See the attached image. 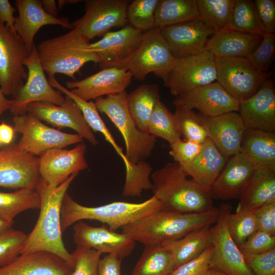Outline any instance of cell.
<instances>
[{
  "instance_id": "6da1fadb",
  "label": "cell",
  "mask_w": 275,
  "mask_h": 275,
  "mask_svg": "<svg viewBox=\"0 0 275 275\" xmlns=\"http://www.w3.org/2000/svg\"><path fill=\"white\" fill-rule=\"evenodd\" d=\"M219 209L202 212L179 213L160 209L122 229V232L145 246H165L187 234L215 223Z\"/></svg>"
},
{
  "instance_id": "7a4b0ae2",
  "label": "cell",
  "mask_w": 275,
  "mask_h": 275,
  "mask_svg": "<svg viewBox=\"0 0 275 275\" xmlns=\"http://www.w3.org/2000/svg\"><path fill=\"white\" fill-rule=\"evenodd\" d=\"M78 174H72L54 189L49 188L41 179L38 188L41 196L39 216L33 229L27 235L20 255L39 251L49 252L62 258L73 268L72 254L62 239L61 209L64 197Z\"/></svg>"
},
{
  "instance_id": "3957f363",
  "label": "cell",
  "mask_w": 275,
  "mask_h": 275,
  "mask_svg": "<svg viewBox=\"0 0 275 275\" xmlns=\"http://www.w3.org/2000/svg\"><path fill=\"white\" fill-rule=\"evenodd\" d=\"M187 177L181 165L175 162L167 163L151 174V190L161 209L185 213L214 208L209 192Z\"/></svg>"
},
{
  "instance_id": "277c9868",
  "label": "cell",
  "mask_w": 275,
  "mask_h": 275,
  "mask_svg": "<svg viewBox=\"0 0 275 275\" xmlns=\"http://www.w3.org/2000/svg\"><path fill=\"white\" fill-rule=\"evenodd\" d=\"M162 207L153 195L140 203L116 201L95 207L82 205L66 193L61 209L62 231L76 222L85 219L94 220L107 225L116 231L160 209Z\"/></svg>"
},
{
  "instance_id": "5b68a950",
  "label": "cell",
  "mask_w": 275,
  "mask_h": 275,
  "mask_svg": "<svg viewBox=\"0 0 275 275\" xmlns=\"http://www.w3.org/2000/svg\"><path fill=\"white\" fill-rule=\"evenodd\" d=\"M90 40L77 27L58 37L41 41L36 46L41 65L48 75L62 73L72 78L86 63H99V56L89 48Z\"/></svg>"
},
{
  "instance_id": "8992f818",
  "label": "cell",
  "mask_w": 275,
  "mask_h": 275,
  "mask_svg": "<svg viewBox=\"0 0 275 275\" xmlns=\"http://www.w3.org/2000/svg\"><path fill=\"white\" fill-rule=\"evenodd\" d=\"M126 91L95 99L98 111L106 115L119 130L125 145V155L131 165L146 160L154 150L156 138L141 131L129 113Z\"/></svg>"
},
{
  "instance_id": "52a82bcc",
  "label": "cell",
  "mask_w": 275,
  "mask_h": 275,
  "mask_svg": "<svg viewBox=\"0 0 275 275\" xmlns=\"http://www.w3.org/2000/svg\"><path fill=\"white\" fill-rule=\"evenodd\" d=\"M175 60L160 29L155 28L144 33L142 41L136 50L117 68L125 69L132 77L140 81L145 80L150 73L163 80Z\"/></svg>"
},
{
  "instance_id": "ba28073f",
  "label": "cell",
  "mask_w": 275,
  "mask_h": 275,
  "mask_svg": "<svg viewBox=\"0 0 275 275\" xmlns=\"http://www.w3.org/2000/svg\"><path fill=\"white\" fill-rule=\"evenodd\" d=\"M12 121L15 132L21 134L17 143L19 147L36 156L51 149L78 144L84 139L77 133H68L49 127L28 113L14 116Z\"/></svg>"
},
{
  "instance_id": "9c48e42d",
  "label": "cell",
  "mask_w": 275,
  "mask_h": 275,
  "mask_svg": "<svg viewBox=\"0 0 275 275\" xmlns=\"http://www.w3.org/2000/svg\"><path fill=\"white\" fill-rule=\"evenodd\" d=\"M215 57L204 51L191 56L175 58L174 63L163 80L164 86L176 97L216 80Z\"/></svg>"
},
{
  "instance_id": "30bf717a",
  "label": "cell",
  "mask_w": 275,
  "mask_h": 275,
  "mask_svg": "<svg viewBox=\"0 0 275 275\" xmlns=\"http://www.w3.org/2000/svg\"><path fill=\"white\" fill-rule=\"evenodd\" d=\"M30 54L17 33L0 20V88L5 95L13 97L23 86Z\"/></svg>"
},
{
  "instance_id": "8fae6325",
  "label": "cell",
  "mask_w": 275,
  "mask_h": 275,
  "mask_svg": "<svg viewBox=\"0 0 275 275\" xmlns=\"http://www.w3.org/2000/svg\"><path fill=\"white\" fill-rule=\"evenodd\" d=\"M215 62L217 82L239 102L254 95L267 79V73L245 58H215Z\"/></svg>"
},
{
  "instance_id": "7c38bea8",
  "label": "cell",
  "mask_w": 275,
  "mask_h": 275,
  "mask_svg": "<svg viewBox=\"0 0 275 275\" xmlns=\"http://www.w3.org/2000/svg\"><path fill=\"white\" fill-rule=\"evenodd\" d=\"M219 209L218 219L211 227L213 253L210 268L219 270L227 275H254L228 229L227 220L231 212V206L223 203Z\"/></svg>"
},
{
  "instance_id": "4fadbf2b",
  "label": "cell",
  "mask_w": 275,
  "mask_h": 275,
  "mask_svg": "<svg viewBox=\"0 0 275 275\" xmlns=\"http://www.w3.org/2000/svg\"><path fill=\"white\" fill-rule=\"evenodd\" d=\"M28 69L26 82L13 97L9 110L14 116L28 113L29 105L33 102H43L61 105L65 101L62 93L55 90L45 74L38 57L35 45L24 62Z\"/></svg>"
},
{
  "instance_id": "5bb4252c",
  "label": "cell",
  "mask_w": 275,
  "mask_h": 275,
  "mask_svg": "<svg viewBox=\"0 0 275 275\" xmlns=\"http://www.w3.org/2000/svg\"><path fill=\"white\" fill-rule=\"evenodd\" d=\"M41 181L39 157L22 150L17 143L0 149V187L38 189Z\"/></svg>"
},
{
  "instance_id": "9a60e30c",
  "label": "cell",
  "mask_w": 275,
  "mask_h": 275,
  "mask_svg": "<svg viewBox=\"0 0 275 275\" xmlns=\"http://www.w3.org/2000/svg\"><path fill=\"white\" fill-rule=\"evenodd\" d=\"M84 15L72 22L89 40L105 34L113 28L127 21L128 0H85Z\"/></svg>"
},
{
  "instance_id": "2e32d148",
  "label": "cell",
  "mask_w": 275,
  "mask_h": 275,
  "mask_svg": "<svg viewBox=\"0 0 275 275\" xmlns=\"http://www.w3.org/2000/svg\"><path fill=\"white\" fill-rule=\"evenodd\" d=\"M86 145L82 142L70 150L51 149L39 157V171L42 181L54 189L71 175L88 168L85 157Z\"/></svg>"
},
{
  "instance_id": "e0dca14e",
  "label": "cell",
  "mask_w": 275,
  "mask_h": 275,
  "mask_svg": "<svg viewBox=\"0 0 275 275\" xmlns=\"http://www.w3.org/2000/svg\"><path fill=\"white\" fill-rule=\"evenodd\" d=\"M28 113L58 128L67 127L74 130L93 146L98 144L80 108L67 95H65L63 104L60 106L43 102L31 103L28 106Z\"/></svg>"
},
{
  "instance_id": "ac0fdd59",
  "label": "cell",
  "mask_w": 275,
  "mask_h": 275,
  "mask_svg": "<svg viewBox=\"0 0 275 275\" xmlns=\"http://www.w3.org/2000/svg\"><path fill=\"white\" fill-rule=\"evenodd\" d=\"M73 230L76 246L94 249L102 254H115L121 259L129 256L135 247L136 242L129 236L105 226L94 227L79 221L74 224Z\"/></svg>"
},
{
  "instance_id": "d6986e66",
  "label": "cell",
  "mask_w": 275,
  "mask_h": 275,
  "mask_svg": "<svg viewBox=\"0 0 275 275\" xmlns=\"http://www.w3.org/2000/svg\"><path fill=\"white\" fill-rule=\"evenodd\" d=\"M144 33L128 25L120 30L107 32L99 40L90 43L89 48L100 58L101 68L118 67L136 50Z\"/></svg>"
},
{
  "instance_id": "ffe728a7",
  "label": "cell",
  "mask_w": 275,
  "mask_h": 275,
  "mask_svg": "<svg viewBox=\"0 0 275 275\" xmlns=\"http://www.w3.org/2000/svg\"><path fill=\"white\" fill-rule=\"evenodd\" d=\"M160 32L176 59L204 51L209 39L215 33L200 19L167 26Z\"/></svg>"
},
{
  "instance_id": "44dd1931",
  "label": "cell",
  "mask_w": 275,
  "mask_h": 275,
  "mask_svg": "<svg viewBox=\"0 0 275 275\" xmlns=\"http://www.w3.org/2000/svg\"><path fill=\"white\" fill-rule=\"evenodd\" d=\"M132 78L125 69L109 67L81 80L67 81L66 86L73 94L89 101L126 91Z\"/></svg>"
},
{
  "instance_id": "7402d4cb",
  "label": "cell",
  "mask_w": 275,
  "mask_h": 275,
  "mask_svg": "<svg viewBox=\"0 0 275 275\" xmlns=\"http://www.w3.org/2000/svg\"><path fill=\"white\" fill-rule=\"evenodd\" d=\"M173 104L197 109L201 115L214 117L231 112H238L239 101L229 94L217 82L196 88L179 95Z\"/></svg>"
},
{
  "instance_id": "603a6c76",
  "label": "cell",
  "mask_w": 275,
  "mask_h": 275,
  "mask_svg": "<svg viewBox=\"0 0 275 275\" xmlns=\"http://www.w3.org/2000/svg\"><path fill=\"white\" fill-rule=\"evenodd\" d=\"M238 113L246 129L274 132L275 89L272 82L266 79L254 95L240 101Z\"/></svg>"
},
{
  "instance_id": "cb8c5ba5",
  "label": "cell",
  "mask_w": 275,
  "mask_h": 275,
  "mask_svg": "<svg viewBox=\"0 0 275 275\" xmlns=\"http://www.w3.org/2000/svg\"><path fill=\"white\" fill-rule=\"evenodd\" d=\"M200 116L208 138L223 156L228 158L240 153L246 128L238 112H231L214 117Z\"/></svg>"
},
{
  "instance_id": "d4e9b609",
  "label": "cell",
  "mask_w": 275,
  "mask_h": 275,
  "mask_svg": "<svg viewBox=\"0 0 275 275\" xmlns=\"http://www.w3.org/2000/svg\"><path fill=\"white\" fill-rule=\"evenodd\" d=\"M15 5L18 16L15 17L14 30L28 51L31 53L35 45L34 38L40 29L46 25H59L73 29L67 18L53 17L43 8L40 1L17 0Z\"/></svg>"
},
{
  "instance_id": "484cf974",
  "label": "cell",
  "mask_w": 275,
  "mask_h": 275,
  "mask_svg": "<svg viewBox=\"0 0 275 275\" xmlns=\"http://www.w3.org/2000/svg\"><path fill=\"white\" fill-rule=\"evenodd\" d=\"M254 170L241 153L231 156L211 186V197L221 200L239 199Z\"/></svg>"
},
{
  "instance_id": "4316f807",
  "label": "cell",
  "mask_w": 275,
  "mask_h": 275,
  "mask_svg": "<svg viewBox=\"0 0 275 275\" xmlns=\"http://www.w3.org/2000/svg\"><path fill=\"white\" fill-rule=\"evenodd\" d=\"M73 267L58 255L47 251L21 254L6 266L0 275H68Z\"/></svg>"
},
{
  "instance_id": "83f0119b",
  "label": "cell",
  "mask_w": 275,
  "mask_h": 275,
  "mask_svg": "<svg viewBox=\"0 0 275 275\" xmlns=\"http://www.w3.org/2000/svg\"><path fill=\"white\" fill-rule=\"evenodd\" d=\"M262 36L226 29L215 33L208 40L205 50L215 58H245L259 46Z\"/></svg>"
},
{
  "instance_id": "f1b7e54d",
  "label": "cell",
  "mask_w": 275,
  "mask_h": 275,
  "mask_svg": "<svg viewBox=\"0 0 275 275\" xmlns=\"http://www.w3.org/2000/svg\"><path fill=\"white\" fill-rule=\"evenodd\" d=\"M228 161L208 138L196 157L190 163L181 165L188 177L204 190L210 189Z\"/></svg>"
},
{
  "instance_id": "f546056e",
  "label": "cell",
  "mask_w": 275,
  "mask_h": 275,
  "mask_svg": "<svg viewBox=\"0 0 275 275\" xmlns=\"http://www.w3.org/2000/svg\"><path fill=\"white\" fill-rule=\"evenodd\" d=\"M240 153L255 169L275 171V133L259 129H245Z\"/></svg>"
},
{
  "instance_id": "4dcf8cb0",
  "label": "cell",
  "mask_w": 275,
  "mask_h": 275,
  "mask_svg": "<svg viewBox=\"0 0 275 275\" xmlns=\"http://www.w3.org/2000/svg\"><path fill=\"white\" fill-rule=\"evenodd\" d=\"M239 199L237 211L248 212L275 201V171L255 169Z\"/></svg>"
},
{
  "instance_id": "1f68e13d",
  "label": "cell",
  "mask_w": 275,
  "mask_h": 275,
  "mask_svg": "<svg viewBox=\"0 0 275 275\" xmlns=\"http://www.w3.org/2000/svg\"><path fill=\"white\" fill-rule=\"evenodd\" d=\"M160 100L159 87L154 83L141 85L127 94L129 113L141 131L148 133L150 119Z\"/></svg>"
},
{
  "instance_id": "d6a6232c",
  "label": "cell",
  "mask_w": 275,
  "mask_h": 275,
  "mask_svg": "<svg viewBox=\"0 0 275 275\" xmlns=\"http://www.w3.org/2000/svg\"><path fill=\"white\" fill-rule=\"evenodd\" d=\"M211 227L206 226L167 245L172 255L174 269L200 255L211 244Z\"/></svg>"
},
{
  "instance_id": "836d02e7",
  "label": "cell",
  "mask_w": 275,
  "mask_h": 275,
  "mask_svg": "<svg viewBox=\"0 0 275 275\" xmlns=\"http://www.w3.org/2000/svg\"><path fill=\"white\" fill-rule=\"evenodd\" d=\"M199 19L197 0H158L155 11L159 29Z\"/></svg>"
},
{
  "instance_id": "e575fe53",
  "label": "cell",
  "mask_w": 275,
  "mask_h": 275,
  "mask_svg": "<svg viewBox=\"0 0 275 275\" xmlns=\"http://www.w3.org/2000/svg\"><path fill=\"white\" fill-rule=\"evenodd\" d=\"M41 196L38 189L24 188L11 193L0 191V219L14 221L19 213L40 209Z\"/></svg>"
},
{
  "instance_id": "d590c367",
  "label": "cell",
  "mask_w": 275,
  "mask_h": 275,
  "mask_svg": "<svg viewBox=\"0 0 275 275\" xmlns=\"http://www.w3.org/2000/svg\"><path fill=\"white\" fill-rule=\"evenodd\" d=\"M174 269L172 255L166 245L147 246L130 275H170Z\"/></svg>"
},
{
  "instance_id": "8d00e7d4",
  "label": "cell",
  "mask_w": 275,
  "mask_h": 275,
  "mask_svg": "<svg viewBox=\"0 0 275 275\" xmlns=\"http://www.w3.org/2000/svg\"><path fill=\"white\" fill-rule=\"evenodd\" d=\"M64 93L71 97L80 108L84 118L94 132L102 134L105 140L114 148L116 153L123 160L125 168V175H129L132 170V166L126 158L122 148L116 142L114 136L100 116L95 103L92 101H85L73 94L70 90L65 89Z\"/></svg>"
},
{
  "instance_id": "74e56055",
  "label": "cell",
  "mask_w": 275,
  "mask_h": 275,
  "mask_svg": "<svg viewBox=\"0 0 275 275\" xmlns=\"http://www.w3.org/2000/svg\"><path fill=\"white\" fill-rule=\"evenodd\" d=\"M227 29L263 36L265 32L258 18L254 1L234 0Z\"/></svg>"
},
{
  "instance_id": "f35d334b",
  "label": "cell",
  "mask_w": 275,
  "mask_h": 275,
  "mask_svg": "<svg viewBox=\"0 0 275 275\" xmlns=\"http://www.w3.org/2000/svg\"><path fill=\"white\" fill-rule=\"evenodd\" d=\"M200 19L215 33L227 29L234 0H197Z\"/></svg>"
},
{
  "instance_id": "ab89813d",
  "label": "cell",
  "mask_w": 275,
  "mask_h": 275,
  "mask_svg": "<svg viewBox=\"0 0 275 275\" xmlns=\"http://www.w3.org/2000/svg\"><path fill=\"white\" fill-rule=\"evenodd\" d=\"M148 133L172 144L181 140V135L173 114L161 100L157 103L150 119Z\"/></svg>"
},
{
  "instance_id": "60d3db41",
  "label": "cell",
  "mask_w": 275,
  "mask_h": 275,
  "mask_svg": "<svg viewBox=\"0 0 275 275\" xmlns=\"http://www.w3.org/2000/svg\"><path fill=\"white\" fill-rule=\"evenodd\" d=\"M174 114L181 136L184 141L203 144L208 138L200 115L184 105H176Z\"/></svg>"
},
{
  "instance_id": "b9f144b4",
  "label": "cell",
  "mask_w": 275,
  "mask_h": 275,
  "mask_svg": "<svg viewBox=\"0 0 275 275\" xmlns=\"http://www.w3.org/2000/svg\"><path fill=\"white\" fill-rule=\"evenodd\" d=\"M158 0H134L127 8V19L130 26L142 32L156 28L155 11Z\"/></svg>"
},
{
  "instance_id": "7bdbcfd3",
  "label": "cell",
  "mask_w": 275,
  "mask_h": 275,
  "mask_svg": "<svg viewBox=\"0 0 275 275\" xmlns=\"http://www.w3.org/2000/svg\"><path fill=\"white\" fill-rule=\"evenodd\" d=\"M227 225L231 237L240 247L253 233L257 230L253 212L236 211L228 215Z\"/></svg>"
},
{
  "instance_id": "ee69618b",
  "label": "cell",
  "mask_w": 275,
  "mask_h": 275,
  "mask_svg": "<svg viewBox=\"0 0 275 275\" xmlns=\"http://www.w3.org/2000/svg\"><path fill=\"white\" fill-rule=\"evenodd\" d=\"M27 235L12 228L0 232V267L7 265L20 255Z\"/></svg>"
},
{
  "instance_id": "f6af8a7d",
  "label": "cell",
  "mask_w": 275,
  "mask_h": 275,
  "mask_svg": "<svg viewBox=\"0 0 275 275\" xmlns=\"http://www.w3.org/2000/svg\"><path fill=\"white\" fill-rule=\"evenodd\" d=\"M71 254L74 267L68 275H98L101 253L94 249L76 246Z\"/></svg>"
},
{
  "instance_id": "bcb514c9",
  "label": "cell",
  "mask_w": 275,
  "mask_h": 275,
  "mask_svg": "<svg viewBox=\"0 0 275 275\" xmlns=\"http://www.w3.org/2000/svg\"><path fill=\"white\" fill-rule=\"evenodd\" d=\"M274 53V34L265 33L259 46L246 59L257 69L267 73L273 62Z\"/></svg>"
},
{
  "instance_id": "7dc6e473",
  "label": "cell",
  "mask_w": 275,
  "mask_h": 275,
  "mask_svg": "<svg viewBox=\"0 0 275 275\" xmlns=\"http://www.w3.org/2000/svg\"><path fill=\"white\" fill-rule=\"evenodd\" d=\"M213 253L212 244L200 255L174 269L170 275H204L210 268Z\"/></svg>"
},
{
  "instance_id": "c3c4849f",
  "label": "cell",
  "mask_w": 275,
  "mask_h": 275,
  "mask_svg": "<svg viewBox=\"0 0 275 275\" xmlns=\"http://www.w3.org/2000/svg\"><path fill=\"white\" fill-rule=\"evenodd\" d=\"M242 253L254 275H275V249L260 254Z\"/></svg>"
},
{
  "instance_id": "681fc988",
  "label": "cell",
  "mask_w": 275,
  "mask_h": 275,
  "mask_svg": "<svg viewBox=\"0 0 275 275\" xmlns=\"http://www.w3.org/2000/svg\"><path fill=\"white\" fill-rule=\"evenodd\" d=\"M242 253L260 254L275 249V235L257 230L239 247Z\"/></svg>"
},
{
  "instance_id": "f907efd6",
  "label": "cell",
  "mask_w": 275,
  "mask_h": 275,
  "mask_svg": "<svg viewBox=\"0 0 275 275\" xmlns=\"http://www.w3.org/2000/svg\"><path fill=\"white\" fill-rule=\"evenodd\" d=\"M170 155L175 162L185 165L191 162L201 152L203 144L182 139L170 144Z\"/></svg>"
},
{
  "instance_id": "816d5d0a",
  "label": "cell",
  "mask_w": 275,
  "mask_h": 275,
  "mask_svg": "<svg viewBox=\"0 0 275 275\" xmlns=\"http://www.w3.org/2000/svg\"><path fill=\"white\" fill-rule=\"evenodd\" d=\"M257 230L275 235V201L267 203L253 211Z\"/></svg>"
},
{
  "instance_id": "f5cc1de1",
  "label": "cell",
  "mask_w": 275,
  "mask_h": 275,
  "mask_svg": "<svg viewBox=\"0 0 275 275\" xmlns=\"http://www.w3.org/2000/svg\"><path fill=\"white\" fill-rule=\"evenodd\" d=\"M255 7L264 32L274 34L275 32V1L255 0Z\"/></svg>"
},
{
  "instance_id": "db71d44e",
  "label": "cell",
  "mask_w": 275,
  "mask_h": 275,
  "mask_svg": "<svg viewBox=\"0 0 275 275\" xmlns=\"http://www.w3.org/2000/svg\"><path fill=\"white\" fill-rule=\"evenodd\" d=\"M121 259L115 254H107L101 258L98 267V275H121Z\"/></svg>"
},
{
  "instance_id": "11a10c76",
  "label": "cell",
  "mask_w": 275,
  "mask_h": 275,
  "mask_svg": "<svg viewBox=\"0 0 275 275\" xmlns=\"http://www.w3.org/2000/svg\"><path fill=\"white\" fill-rule=\"evenodd\" d=\"M15 9L8 0H0V20L12 31H15V17L14 13Z\"/></svg>"
},
{
  "instance_id": "9f6ffc18",
  "label": "cell",
  "mask_w": 275,
  "mask_h": 275,
  "mask_svg": "<svg viewBox=\"0 0 275 275\" xmlns=\"http://www.w3.org/2000/svg\"><path fill=\"white\" fill-rule=\"evenodd\" d=\"M13 127L3 122L0 124V140L2 144L8 145L12 143L15 135Z\"/></svg>"
},
{
  "instance_id": "6f0895ef",
  "label": "cell",
  "mask_w": 275,
  "mask_h": 275,
  "mask_svg": "<svg viewBox=\"0 0 275 275\" xmlns=\"http://www.w3.org/2000/svg\"><path fill=\"white\" fill-rule=\"evenodd\" d=\"M40 2L43 8L47 13L53 17H57L59 10L55 1L42 0Z\"/></svg>"
},
{
  "instance_id": "680465c9",
  "label": "cell",
  "mask_w": 275,
  "mask_h": 275,
  "mask_svg": "<svg viewBox=\"0 0 275 275\" xmlns=\"http://www.w3.org/2000/svg\"><path fill=\"white\" fill-rule=\"evenodd\" d=\"M5 95L0 88V116L7 110L10 108L13 101L6 98Z\"/></svg>"
},
{
  "instance_id": "91938a15",
  "label": "cell",
  "mask_w": 275,
  "mask_h": 275,
  "mask_svg": "<svg viewBox=\"0 0 275 275\" xmlns=\"http://www.w3.org/2000/svg\"><path fill=\"white\" fill-rule=\"evenodd\" d=\"M14 221L9 222L0 219V232L12 228Z\"/></svg>"
},
{
  "instance_id": "94428289",
  "label": "cell",
  "mask_w": 275,
  "mask_h": 275,
  "mask_svg": "<svg viewBox=\"0 0 275 275\" xmlns=\"http://www.w3.org/2000/svg\"><path fill=\"white\" fill-rule=\"evenodd\" d=\"M80 0H59L58 1V10L61 9L64 5L76 4L81 2Z\"/></svg>"
},
{
  "instance_id": "6125c7cd",
  "label": "cell",
  "mask_w": 275,
  "mask_h": 275,
  "mask_svg": "<svg viewBox=\"0 0 275 275\" xmlns=\"http://www.w3.org/2000/svg\"><path fill=\"white\" fill-rule=\"evenodd\" d=\"M204 275H227L224 272L216 269L210 268Z\"/></svg>"
},
{
  "instance_id": "be15d7a7",
  "label": "cell",
  "mask_w": 275,
  "mask_h": 275,
  "mask_svg": "<svg viewBox=\"0 0 275 275\" xmlns=\"http://www.w3.org/2000/svg\"><path fill=\"white\" fill-rule=\"evenodd\" d=\"M1 144H2V143H1V141L0 140V146L1 145Z\"/></svg>"
}]
</instances>
